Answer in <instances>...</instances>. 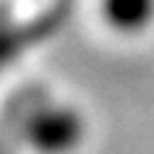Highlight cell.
Returning a JSON list of instances; mask_svg holds the SVG:
<instances>
[{"instance_id":"6da1fadb","label":"cell","mask_w":154,"mask_h":154,"mask_svg":"<svg viewBox=\"0 0 154 154\" xmlns=\"http://www.w3.org/2000/svg\"><path fill=\"white\" fill-rule=\"evenodd\" d=\"M87 116L62 100L38 106L24 122L27 149L35 154H76L87 141Z\"/></svg>"},{"instance_id":"7a4b0ae2","label":"cell","mask_w":154,"mask_h":154,"mask_svg":"<svg viewBox=\"0 0 154 154\" xmlns=\"http://www.w3.org/2000/svg\"><path fill=\"white\" fill-rule=\"evenodd\" d=\"M100 16L116 35H143L154 27V0H100Z\"/></svg>"}]
</instances>
